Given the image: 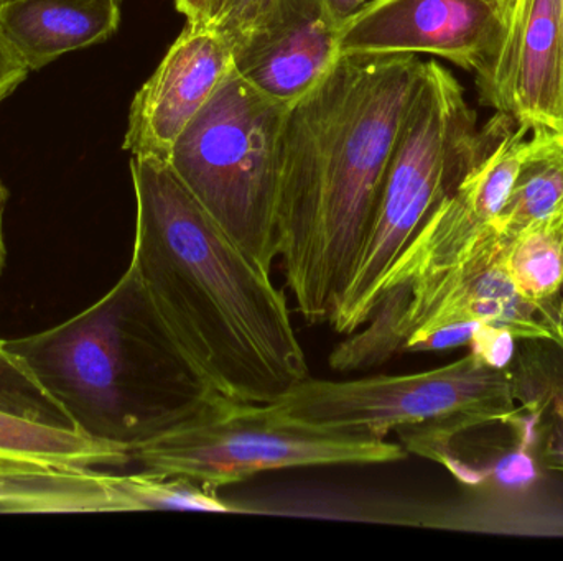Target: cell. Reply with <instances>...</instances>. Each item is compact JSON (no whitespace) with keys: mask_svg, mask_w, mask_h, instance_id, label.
Returning <instances> with one entry per match:
<instances>
[{"mask_svg":"<svg viewBox=\"0 0 563 561\" xmlns=\"http://www.w3.org/2000/svg\"><path fill=\"white\" fill-rule=\"evenodd\" d=\"M423 65L417 55H343L288 109L277 244L308 323L330 319L353 276Z\"/></svg>","mask_w":563,"mask_h":561,"instance_id":"6da1fadb","label":"cell"},{"mask_svg":"<svg viewBox=\"0 0 563 561\" xmlns=\"http://www.w3.org/2000/svg\"><path fill=\"white\" fill-rule=\"evenodd\" d=\"M121 0H5L0 35L29 71L65 53L106 42L121 23Z\"/></svg>","mask_w":563,"mask_h":561,"instance_id":"5bb4252c","label":"cell"},{"mask_svg":"<svg viewBox=\"0 0 563 561\" xmlns=\"http://www.w3.org/2000/svg\"><path fill=\"white\" fill-rule=\"evenodd\" d=\"M519 295L538 310L563 348V217L534 224L503 246Z\"/></svg>","mask_w":563,"mask_h":561,"instance_id":"2e32d148","label":"cell"},{"mask_svg":"<svg viewBox=\"0 0 563 561\" xmlns=\"http://www.w3.org/2000/svg\"><path fill=\"white\" fill-rule=\"evenodd\" d=\"M233 513L218 493L185 480L0 458V513Z\"/></svg>","mask_w":563,"mask_h":561,"instance_id":"9c48e42d","label":"cell"},{"mask_svg":"<svg viewBox=\"0 0 563 561\" xmlns=\"http://www.w3.org/2000/svg\"><path fill=\"white\" fill-rule=\"evenodd\" d=\"M7 203V190L3 187L2 181H0V270H2L3 259H5V247H3V237H2V217H3V207H5Z\"/></svg>","mask_w":563,"mask_h":561,"instance_id":"d4e9b609","label":"cell"},{"mask_svg":"<svg viewBox=\"0 0 563 561\" xmlns=\"http://www.w3.org/2000/svg\"><path fill=\"white\" fill-rule=\"evenodd\" d=\"M402 445L295 420L279 405L220 394L194 417L131 450L152 476L185 480L218 493L266 471L396 463Z\"/></svg>","mask_w":563,"mask_h":561,"instance_id":"8992f818","label":"cell"},{"mask_svg":"<svg viewBox=\"0 0 563 561\" xmlns=\"http://www.w3.org/2000/svg\"><path fill=\"white\" fill-rule=\"evenodd\" d=\"M327 2L328 5H330L331 12L334 13V16L343 23L344 20L360 12L363 7H366L367 3L373 2V0H327Z\"/></svg>","mask_w":563,"mask_h":561,"instance_id":"cb8c5ba5","label":"cell"},{"mask_svg":"<svg viewBox=\"0 0 563 561\" xmlns=\"http://www.w3.org/2000/svg\"><path fill=\"white\" fill-rule=\"evenodd\" d=\"M0 411L55 427L78 430L65 408L9 349L0 346Z\"/></svg>","mask_w":563,"mask_h":561,"instance_id":"d6986e66","label":"cell"},{"mask_svg":"<svg viewBox=\"0 0 563 561\" xmlns=\"http://www.w3.org/2000/svg\"><path fill=\"white\" fill-rule=\"evenodd\" d=\"M561 5V29H562V55H561V96H559V125L563 135V0H559Z\"/></svg>","mask_w":563,"mask_h":561,"instance_id":"484cf974","label":"cell"},{"mask_svg":"<svg viewBox=\"0 0 563 561\" xmlns=\"http://www.w3.org/2000/svg\"><path fill=\"white\" fill-rule=\"evenodd\" d=\"M273 0H224L217 19L210 26L217 29L228 42H236L266 12Z\"/></svg>","mask_w":563,"mask_h":561,"instance_id":"44dd1931","label":"cell"},{"mask_svg":"<svg viewBox=\"0 0 563 561\" xmlns=\"http://www.w3.org/2000/svg\"><path fill=\"white\" fill-rule=\"evenodd\" d=\"M223 3L224 0H175V9L185 15L188 23L210 25L217 19Z\"/></svg>","mask_w":563,"mask_h":561,"instance_id":"603a6c76","label":"cell"},{"mask_svg":"<svg viewBox=\"0 0 563 561\" xmlns=\"http://www.w3.org/2000/svg\"><path fill=\"white\" fill-rule=\"evenodd\" d=\"M508 371L516 405L531 412L539 463L563 473V348L551 339H519Z\"/></svg>","mask_w":563,"mask_h":561,"instance_id":"9a60e30c","label":"cell"},{"mask_svg":"<svg viewBox=\"0 0 563 561\" xmlns=\"http://www.w3.org/2000/svg\"><path fill=\"white\" fill-rule=\"evenodd\" d=\"M508 0H373L341 23L340 53L433 55L482 75L501 48Z\"/></svg>","mask_w":563,"mask_h":561,"instance_id":"ba28073f","label":"cell"},{"mask_svg":"<svg viewBox=\"0 0 563 561\" xmlns=\"http://www.w3.org/2000/svg\"><path fill=\"white\" fill-rule=\"evenodd\" d=\"M518 338L509 329L499 326L479 325L473 333L468 345L472 352L483 362L493 369L506 371L515 359L518 349Z\"/></svg>","mask_w":563,"mask_h":561,"instance_id":"ffe728a7","label":"cell"},{"mask_svg":"<svg viewBox=\"0 0 563 561\" xmlns=\"http://www.w3.org/2000/svg\"><path fill=\"white\" fill-rule=\"evenodd\" d=\"M562 332H563V316H562Z\"/></svg>","mask_w":563,"mask_h":561,"instance_id":"4316f807","label":"cell"},{"mask_svg":"<svg viewBox=\"0 0 563 561\" xmlns=\"http://www.w3.org/2000/svg\"><path fill=\"white\" fill-rule=\"evenodd\" d=\"M288 109L233 68L168 160L228 236L269 272L279 259L277 198Z\"/></svg>","mask_w":563,"mask_h":561,"instance_id":"5b68a950","label":"cell"},{"mask_svg":"<svg viewBox=\"0 0 563 561\" xmlns=\"http://www.w3.org/2000/svg\"><path fill=\"white\" fill-rule=\"evenodd\" d=\"M531 134V152L522 161L505 206L493 221L503 244L534 224L563 217V135L549 128Z\"/></svg>","mask_w":563,"mask_h":561,"instance_id":"e0dca14e","label":"cell"},{"mask_svg":"<svg viewBox=\"0 0 563 561\" xmlns=\"http://www.w3.org/2000/svg\"><path fill=\"white\" fill-rule=\"evenodd\" d=\"M134 269L201 374L230 399L274 404L310 378L284 290L168 164L132 157Z\"/></svg>","mask_w":563,"mask_h":561,"instance_id":"7a4b0ae2","label":"cell"},{"mask_svg":"<svg viewBox=\"0 0 563 561\" xmlns=\"http://www.w3.org/2000/svg\"><path fill=\"white\" fill-rule=\"evenodd\" d=\"M0 346H2V341H0Z\"/></svg>","mask_w":563,"mask_h":561,"instance_id":"83f0119b","label":"cell"},{"mask_svg":"<svg viewBox=\"0 0 563 561\" xmlns=\"http://www.w3.org/2000/svg\"><path fill=\"white\" fill-rule=\"evenodd\" d=\"M276 404L295 420L383 440L390 431L450 415L518 407L508 371L483 364L473 352L413 374L351 381L307 378Z\"/></svg>","mask_w":563,"mask_h":561,"instance_id":"52a82bcc","label":"cell"},{"mask_svg":"<svg viewBox=\"0 0 563 561\" xmlns=\"http://www.w3.org/2000/svg\"><path fill=\"white\" fill-rule=\"evenodd\" d=\"M483 132L459 79L437 61L423 65L390 157L360 259L333 313L338 335L369 318L380 280L435 207L462 183L482 148Z\"/></svg>","mask_w":563,"mask_h":561,"instance_id":"277c9868","label":"cell"},{"mask_svg":"<svg viewBox=\"0 0 563 561\" xmlns=\"http://www.w3.org/2000/svg\"><path fill=\"white\" fill-rule=\"evenodd\" d=\"M233 46L210 25L188 23L134 96L122 148L168 164L178 137L233 71Z\"/></svg>","mask_w":563,"mask_h":561,"instance_id":"30bf717a","label":"cell"},{"mask_svg":"<svg viewBox=\"0 0 563 561\" xmlns=\"http://www.w3.org/2000/svg\"><path fill=\"white\" fill-rule=\"evenodd\" d=\"M561 55L559 0H534L521 29L476 76L479 99L531 132L549 128L561 134Z\"/></svg>","mask_w":563,"mask_h":561,"instance_id":"4fadbf2b","label":"cell"},{"mask_svg":"<svg viewBox=\"0 0 563 561\" xmlns=\"http://www.w3.org/2000/svg\"><path fill=\"white\" fill-rule=\"evenodd\" d=\"M2 345L81 434L129 451L221 394L172 335L131 266L95 305Z\"/></svg>","mask_w":563,"mask_h":561,"instance_id":"3957f363","label":"cell"},{"mask_svg":"<svg viewBox=\"0 0 563 561\" xmlns=\"http://www.w3.org/2000/svg\"><path fill=\"white\" fill-rule=\"evenodd\" d=\"M406 451L443 464L470 486L522 493L539 480L536 418L521 405L506 412H468L400 428Z\"/></svg>","mask_w":563,"mask_h":561,"instance_id":"8fae6325","label":"cell"},{"mask_svg":"<svg viewBox=\"0 0 563 561\" xmlns=\"http://www.w3.org/2000/svg\"><path fill=\"white\" fill-rule=\"evenodd\" d=\"M340 33L327 0H273L233 43L234 69L267 98L295 104L340 58Z\"/></svg>","mask_w":563,"mask_h":561,"instance_id":"7c38bea8","label":"cell"},{"mask_svg":"<svg viewBox=\"0 0 563 561\" xmlns=\"http://www.w3.org/2000/svg\"><path fill=\"white\" fill-rule=\"evenodd\" d=\"M0 458L43 461L66 467H124L131 451L79 430L42 424L0 411Z\"/></svg>","mask_w":563,"mask_h":561,"instance_id":"ac0fdd59","label":"cell"},{"mask_svg":"<svg viewBox=\"0 0 563 561\" xmlns=\"http://www.w3.org/2000/svg\"><path fill=\"white\" fill-rule=\"evenodd\" d=\"M29 76L26 66L16 58L15 53L0 35V102L15 91L20 82Z\"/></svg>","mask_w":563,"mask_h":561,"instance_id":"7402d4cb","label":"cell"}]
</instances>
